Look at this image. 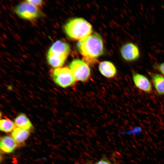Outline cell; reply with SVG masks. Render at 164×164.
Segmentation results:
<instances>
[{"label": "cell", "instance_id": "2e32d148", "mask_svg": "<svg viewBox=\"0 0 164 164\" xmlns=\"http://www.w3.org/2000/svg\"><path fill=\"white\" fill-rule=\"evenodd\" d=\"M26 1L38 8L41 7L43 3V1L41 0H28Z\"/></svg>", "mask_w": 164, "mask_h": 164}, {"label": "cell", "instance_id": "30bf717a", "mask_svg": "<svg viewBox=\"0 0 164 164\" xmlns=\"http://www.w3.org/2000/svg\"><path fill=\"white\" fill-rule=\"evenodd\" d=\"M99 70L101 73L107 78H112L116 74L117 70L114 65L107 61L101 62L99 65Z\"/></svg>", "mask_w": 164, "mask_h": 164}, {"label": "cell", "instance_id": "277c9868", "mask_svg": "<svg viewBox=\"0 0 164 164\" xmlns=\"http://www.w3.org/2000/svg\"><path fill=\"white\" fill-rule=\"evenodd\" d=\"M69 68L76 80L86 81L91 75V69L83 60L78 59L73 60L69 65Z\"/></svg>", "mask_w": 164, "mask_h": 164}, {"label": "cell", "instance_id": "9a60e30c", "mask_svg": "<svg viewBox=\"0 0 164 164\" xmlns=\"http://www.w3.org/2000/svg\"><path fill=\"white\" fill-rule=\"evenodd\" d=\"M153 67L154 69L161 73L164 76V62L155 63L153 65Z\"/></svg>", "mask_w": 164, "mask_h": 164}, {"label": "cell", "instance_id": "7a4b0ae2", "mask_svg": "<svg viewBox=\"0 0 164 164\" xmlns=\"http://www.w3.org/2000/svg\"><path fill=\"white\" fill-rule=\"evenodd\" d=\"M64 29L70 38L79 41L90 35L92 32L91 25L82 18L70 19L64 26Z\"/></svg>", "mask_w": 164, "mask_h": 164}, {"label": "cell", "instance_id": "5bb4252c", "mask_svg": "<svg viewBox=\"0 0 164 164\" xmlns=\"http://www.w3.org/2000/svg\"><path fill=\"white\" fill-rule=\"evenodd\" d=\"M16 127L14 122L7 118L1 119L0 121V130L6 133L12 132Z\"/></svg>", "mask_w": 164, "mask_h": 164}, {"label": "cell", "instance_id": "52a82bcc", "mask_svg": "<svg viewBox=\"0 0 164 164\" xmlns=\"http://www.w3.org/2000/svg\"><path fill=\"white\" fill-rule=\"evenodd\" d=\"M132 77L134 84L137 88L147 93H152V84L147 77L133 70L132 71Z\"/></svg>", "mask_w": 164, "mask_h": 164}, {"label": "cell", "instance_id": "ba28073f", "mask_svg": "<svg viewBox=\"0 0 164 164\" xmlns=\"http://www.w3.org/2000/svg\"><path fill=\"white\" fill-rule=\"evenodd\" d=\"M19 145L11 136L6 135L1 138L0 149L5 153L13 152Z\"/></svg>", "mask_w": 164, "mask_h": 164}, {"label": "cell", "instance_id": "4fadbf2b", "mask_svg": "<svg viewBox=\"0 0 164 164\" xmlns=\"http://www.w3.org/2000/svg\"><path fill=\"white\" fill-rule=\"evenodd\" d=\"M15 124L17 127L29 130L33 127L32 125L26 115L23 113L19 114L15 118Z\"/></svg>", "mask_w": 164, "mask_h": 164}, {"label": "cell", "instance_id": "8992f818", "mask_svg": "<svg viewBox=\"0 0 164 164\" xmlns=\"http://www.w3.org/2000/svg\"><path fill=\"white\" fill-rule=\"evenodd\" d=\"M120 51L122 57L127 62L135 61L140 56L139 47L136 44L132 42L127 43L123 45Z\"/></svg>", "mask_w": 164, "mask_h": 164}, {"label": "cell", "instance_id": "7c38bea8", "mask_svg": "<svg viewBox=\"0 0 164 164\" xmlns=\"http://www.w3.org/2000/svg\"><path fill=\"white\" fill-rule=\"evenodd\" d=\"M30 134V131L16 127L12 132L11 136L19 145L23 143Z\"/></svg>", "mask_w": 164, "mask_h": 164}, {"label": "cell", "instance_id": "3957f363", "mask_svg": "<svg viewBox=\"0 0 164 164\" xmlns=\"http://www.w3.org/2000/svg\"><path fill=\"white\" fill-rule=\"evenodd\" d=\"M52 76L54 82L63 88L73 85L76 80L70 68L67 67L55 68Z\"/></svg>", "mask_w": 164, "mask_h": 164}, {"label": "cell", "instance_id": "6da1fadb", "mask_svg": "<svg viewBox=\"0 0 164 164\" xmlns=\"http://www.w3.org/2000/svg\"><path fill=\"white\" fill-rule=\"evenodd\" d=\"M77 47L80 53L88 61L94 60L102 55L104 52L102 38L96 33L79 41Z\"/></svg>", "mask_w": 164, "mask_h": 164}, {"label": "cell", "instance_id": "e0dca14e", "mask_svg": "<svg viewBox=\"0 0 164 164\" xmlns=\"http://www.w3.org/2000/svg\"><path fill=\"white\" fill-rule=\"evenodd\" d=\"M95 164H111V163L108 160L102 159L98 161Z\"/></svg>", "mask_w": 164, "mask_h": 164}, {"label": "cell", "instance_id": "9c48e42d", "mask_svg": "<svg viewBox=\"0 0 164 164\" xmlns=\"http://www.w3.org/2000/svg\"><path fill=\"white\" fill-rule=\"evenodd\" d=\"M149 73L157 94L164 95V76L161 74L152 72H149Z\"/></svg>", "mask_w": 164, "mask_h": 164}, {"label": "cell", "instance_id": "8fae6325", "mask_svg": "<svg viewBox=\"0 0 164 164\" xmlns=\"http://www.w3.org/2000/svg\"><path fill=\"white\" fill-rule=\"evenodd\" d=\"M70 50L69 45L60 40L54 42L51 46L48 51L68 56Z\"/></svg>", "mask_w": 164, "mask_h": 164}, {"label": "cell", "instance_id": "5b68a950", "mask_svg": "<svg viewBox=\"0 0 164 164\" xmlns=\"http://www.w3.org/2000/svg\"><path fill=\"white\" fill-rule=\"evenodd\" d=\"M15 10V13L19 16L26 20L35 19L41 15L39 8L26 1L17 5Z\"/></svg>", "mask_w": 164, "mask_h": 164}]
</instances>
